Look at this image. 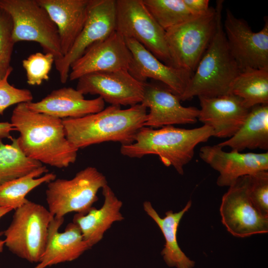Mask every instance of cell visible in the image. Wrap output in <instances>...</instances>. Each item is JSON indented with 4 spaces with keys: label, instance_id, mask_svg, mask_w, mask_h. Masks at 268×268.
<instances>
[{
    "label": "cell",
    "instance_id": "obj_1",
    "mask_svg": "<svg viewBox=\"0 0 268 268\" xmlns=\"http://www.w3.org/2000/svg\"><path fill=\"white\" fill-rule=\"evenodd\" d=\"M10 123L19 133V148L28 158L58 168L74 163L78 149L67 140L62 119L33 111L26 103L15 107Z\"/></svg>",
    "mask_w": 268,
    "mask_h": 268
},
{
    "label": "cell",
    "instance_id": "obj_2",
    "mask_svg": "<svg viewBox=\"0 0 268 268\" xmlns=\"http://www.w3.org/2000/svg\"><path fill=\"white\" fill-rule=\"evenodd\" d=\"M147 108L138 104L126 109L110 105L78 118L62 120L66 137L78 150L104 142L132 143L146 120Z\"/></svg>",
    "mask_w": 268,
    "mask_h": 268
},
{
    "label": "cell",
    "instance_id": "obj_3",
    "mask_svg": "<svg viewBox=\"0 0 268 268\" xmlns=\"http://www.w3.org/2000/svg\"><path fill=\"white\" fill-rule=\"evenodd\" d=\"M213 136L212 129L207 126L187 129L173 126L159 129L141 128L134 141L122 145L121 153L130 158H140L147 155H157L166 166H172L180 175L191 161L198 144L206 142Z\"/></svg>",
    "mask_w": 268,
    "mask_h": 268
},
{
    "label": "cell",
    "instance_id": "obj_4",
    "mask_svg": "<svg viewBox=\"0 0 268 268\" xmlns=\"http://www.w3.org/2000/svg\"><path fill=\"white\" fill-rule=\"evenodd\" d=\"M223 0L216 1L214 34L191 77L181 101L195 96L213 97L230 93L240 72L228 49L222 20Z\"/></svg>",
    "mask_w": 268,
    "mask_h": 268
},
{
    "label": "cell",
    "instance_id": "obj_5",
    "mask_svg": "<svg viewBox=\"0 0 268 268\" xmlns=\"http://www.w3.org/2000/svg\"><path fill=\"white\" fill-rule=\"evenodd\" d=\"M14 210L10 225L3 232L4 245L18 257L38 263L45 252L54 216L43 205L30 201Z\"/></svg>",
    "mask_w": 268,
    "mask_h": 268
},
{
    "label": "cell",
    "instance_id": "obj_6",
    "mask_svg": "<svg viewBox=\"0 0 268 268\" xmlns=\"http://www.w3.org/2000/svg\"><path fill=\"white\" fill-rule=\"evenodd\" d=\"M215 8L165 31L170 66L193 74L214 34Z\"/></svg>",
    "mask_w": 268,
    "mask_h": 268
},
{
    "label": "cell",
    "instance_id": "obj_7",
    "mask_svg": "<svg viewBox=\"0 0 268 268\" xmlns=\"http://www.w3.org/2000/svg\"><path fill=\"white\" fill-rule=\"evenodd\" d=\"M0 8L11 19L15 43L36 42L55 60L63 57L57 28L37 0H0Z\"/></svg>",
    "mask_w": 268,
    "mask_h": 268
},
{
    "label": "cell",
    "instance_id": "obj_8",
    "mask_svg": "<svg viewBox=\"0 0 268 268\" xmlns=\"http://www.w3.org/2000/svg\"><path fill=\"white\" fill-rule=\"evenodd\" d=\"M107 184L105 176L92 166L70 180L56 178L48 183L45 192L48 210L58 218L71 212L85 214L98 200V191Z\"/></svg>",
    "mask_w": 268,
    "mask_h": 268
},
{
    "label": "cell",
    "instance_id": "obj_9",
    "mask_svg": "<svg viewBox=\"0 0 268 268\" xmlns=\"http://www.w3.org/2000/svg\"><path fill=\"white\" fill-rule=\"evenodd\" d=\"M116 31L133 39L170 66L165 31L148 11L142 0H116Z\"/></svg>",
    "mask_w": 268,
    "mask_h": 268
},
{
    "label": "cell",
    "instance_id": "obj_10",
    "mask_svg": "<svg viewBox=\"0 0 268 268\" xmlns=\"http://www.w3.org/2000/svg\"><path fill=\"white\" fill-rule=\"evenodd\" d=\"M116 0H90L88 15L69 51L54 64L62 83L67 82L71 65L92 45L116 31Z\"/></svg>",
    "mask_w": 268,
    "mask_h": 268
},
{
    "label": "cell",
    "instance_id": "obj_11",
    "mask_svg": "<svg viewBox=\"0 0 268 268\" xmlns=\"http://www.w3.org/2000/svg\"><path fill=\"white\" fill-rule=\"evenodd\" d=\"M248 175L239 178L222 198L221 222L234 236L244 238L268 232V216L254 206L249 195Z\"/></svg>",
    "mask_w": 268,
    "mask_h": 268
},
{
    "label": "cell",
    "instance_id": "obj_12",
    "mask_svg": "<svg viewBox=\"0 0 268 268\" xmlns=\"http://www.w3.org/2000/svg\"><path fill=\"white\" fill-rule=\"evenodd\" d=\"M254 32L247 22L227 9L223 23L230 53L241 71L268 68V21Z\"/></svg>",
    "mask_w": 268,
    "mask_h": 268
},
{
    "label": "cell",
    "instance_id": "obj_13",
    "mask_svg": "<svg viewBox=\"0 0 268 268\" xmlns=\"http://www.w3.org/2000/svg\"><path fill=\"white\" fill-rule=\"evenodd\" d=\"M145 83L128 70L98 72L78 79L76 89L83 95H98L111 105L132 106L141 103Z\"/></svg>",
    "mask_w": 268,
    "mask_h": 268
},
{
    "label": "cell",
    "instance_id": "obj_14",
    "mask_svg": "<svg viewBox=\"0 0 268 268\" xmlns=\"http://www.w3.org/2000/svg\"><path fill=\"white\" fill-rule=\"evenodd\" d=\"M132 55L125 38L117 31L90 46L71 65L70 81L91 73L128 70Z\"/></svg>",
    "mask_w": 268,
    "mask_h": 268
},
{
    "label": "cell",
    "instance_id": "obj_15",
    "mask_svg": "<svg viewBox=\"0 0 268 268\" xmlns=\"http://www.w3.org/2000/svg\"><path fill=\"white\" fill-rule=\"evenodd\" d=\"M218 144L201 147V159L217 171L216 183L219 187H230L240 177L268 171V152L243 153L236 150L225 151Z\"/></svg>",
    "mask_w": 268,
    "mask_h": 268
},
{
    "label": "cell",
    "instance_id": "obj_16",
    "mask_svg": "<svg viewBox=\"0 0 268 268\" xmlns=\"http://www.w3.org/2000/svg\"><path fill=\"white\" fill-rule=\"evenodd\" d=\"M140 104L149 109L144 127L155 129L198 121L199 109L182 105L179 97L164 84L146 82Z\"/></svg>",
    "mask_w": 268,
    "mask_h": 268
},
{
    "label": "cell",
    "instance_id": "obj_17",
    "mask_svg": "<svg viewBox=\"0 0 268 268\" xmlns=\"http://www.w3.org/2000/svg\"><path fill=\"white\" fill-rule=\"evenodd\" d=\"M125 40L132 55L130 73L142 82L148 78L161 82L180 99L193 74L163 63L136 40Z\"/></svg>",
    "mask_w": 268,
    "mask_h": 268
},
{
    "label": "cell",
    "instance_id": "obj_18",
    "mask_svg": "<svg viewBox=\"0 0 268 268\" xmlns=\"http://www.w3.org/2000/svg\"><path fill=\"white\" fill-rule=\"evenodd\" d=\"M201 109L198 120L210 127L213 136L229 138L244 123L250 109L241 98L229 93L221 96L198 97Z\"/></svg>",
    "mask_w": 268,
    "mask_h": 268
},
{
    "label": "cell",
    "instance_id": "obj_19",
    "mask_svg": "<svg viewBox=\"0 0 268 268\" xmlns=\"http://www.w3.org/2000/svg\"><path fill=\"white\" fill-rule=\"evenodd\" d=\"M31 110L62 120L78 118L101 111L105 102L100 97L85 99L84 95L72 87L53 90L42 99L26 103Z\"/></svg>",
    "mask_w": 268,
    "mask_h": 268
},
{
    "label": "cell",
    "instance_id": "obj_20",
    "mask_svg": "<svg viewBox=\"0 0 268 268\" xmlns=\"http://www.w3.org/2000/svg\"><path fill=\"white\" fill-rule=\"evenodd\" d=\"M64 221V217L55 216L51 221L45 252L34 268H46L74 261L91 248L84 240L78 226L73 222L67 225L64 232H60Z\"/></svg>",
    "mask_w": 268,
    "mask_h": 268
},
{
    "label": "cell",
    "instance_id": "obj_21",
    "mask_svg": "<svg viewBox=\"0 0 268 268\" xmlns=\"http://www.w3.org/2000/svg\"><path fill=\"white\" fill-rule=\"evenodd\" d=\"M56 25L63 56L70 49L87 19L90 0H37Z\"/></svg>",
    "mask_w": 268,
    "mask_h": 268
},
{
    "label": "cell",
    "instance_id": "obj_22",
    "mask_svg": "<svg viewBox=\"0 0 268 268\" xmlns=\"http://www.w3.org/2000/svg\"><path fill=\"white\" fill-rule=\"evenodd\" d=\"M104 202L102 207H92L86 214L76 213L72 222L79 228L84 240L91 248L99 242L104 233L116 221L124 219L120 212L123 202L119 200L111 188L105 185L102 188Z\"/></svg>",
    "mask_w": 268,
    "mask_h": 268
},
{
    "label": "cell",
    "instance_id": "obj_23",
    "mask_svg": "<svg viewBox=\"0 0 268 268\" xmlns=\"http://www.w3.org/2000/svg\"><path fill=\"white\" fill-rule=\"evenodd\" d=\"M191 205L192 201L190 200L180 211L173 212L172 210H169L165 213V216L161 218L149 201H145L143 203L144 211L155 222L163 234L165 244L161 255L166 264L170 267L192 268L195 266V262L191 260L182 251L177 239L180 221Z\"/></svg>",
    "mask_w": 268,
    "mask_h": 268
},
{
    "label": "cell",
    "instance_id": "obj_24",
    "mask_svg": "<svg viewBox=\"0 0 268 268\" xmlns=\"http://www.w3.org/2000/svg\"><path fill=\"white\" fill-rule=\"evenodd\" d=\"M242 152L246 149L268 150V104L251 108L240 129L230 138L217 144Z\"/></svg>",
    "mask_w": 268,
    "mask_h": 268
},
{
    "label": "cell",
    "instance_id": "obj_25",
    "mask_svg": "<svg viewBox=\"0 0 268 268\" xmlns=\"http://www.w3.org/2000/svg\"><path fill=\"white\" fill-rule=\"evenodd\" d=\"M45 165L22 177L8 181L0 185V207L15 210L29 200L27 195L42 184L56 178L54 172L49 173Z\"/></svg>",
    "mask_w": 268,
    "mask_h": 268
},
{
    "label": "cell",
    "instance_id": "obj_26",
    "mask_svg": "<svg viewBox=\"0 0 268 268\" xmlns=\"http://www.w3.org/2000/svg\"><path fill=\"white\" fill-rule=\"evenodd\" d=\"M230 93L241 98L249 109L268 104V68L241 71L232 84Z\"/></svg>",
    "mask_w": 268,
    "mask_h": 268
},
{
    "label": "cell",
    "instance_id": "obj_27",
    "mask_svg": "<svg viewBox=\"0 0 268 268\" xmlns=\"http://www.w3.org/2000/svg\"><path fill=\"white\" fill-rule=\"evenodd\" d=\"M43 165L22 153L16 138L13 137L10 144L0 141V185L27 175Z\"/></svg>",
    "mask_w": 268,
    "mask_h": 268
},
{
    "label": "cell",
    "instance_id": "obj_28",
    "mask_svg": "<svg viewBox=\"0 0 268 268\" xmlns=\"http://www.w3.org/2000/svg\"><path fill=\"white\" fill-rule=\"evenodd\" d=\"M142 2L165 31L197 16L191 12L183 0H142Z\"/></svg>",
    "mask_w": 268,
    "mask_h": 268
},
{
    "label": "cell",
    "instance_id": "obj_29",
    "mask_svg": "<svg viewBox=\"0 0 268 268\" xmlns=\"http://www.w3.org/2000/svg\"><path fill=\"white\" fill-rule=\"evenodd\" d=\"M55 59L49 53L37 52L29 55L22 61L27 83L31 86L40 85L49 79V73Z\"/></svg>",
    "mask_w": 268,
    "mask_h": 268
},
{
    "label": "cell",
    "instance_id": "obj_30",
    "mask_svg": "<svg viewBox=\"0 0 268 268\" xmlns=\"http://www.w3.org/2000/svg\"><path fill=\"white\" fill-rule=\"evenodd\" d=\"M12 23L9 14L0 8V80L13 71L11 57L15 44L12 38Z\"/></svg>",
    "mask_w": 268,
    "mask_h": 268
},
{
    "label": "cell",
    "instance_id": "obj_31",
    "mask_svg": "<svg viewBox=\"0 0 268 268\" xmlns=\"http://www.w3.org/2000/svg\"><path fill=\"white\" fill-rule=\"evenodd\" d=\"M248 189L254 206L263 215L268 216V171L248 175Z\"/></svg>",
    "mask_w": 268,
    "mask_h": 268
},
{
    "label": "cell",
    "instance_id": "obj_32",
    "mask_svg": "<svg viewBox=\"0 0 268 268\" xmlns=\"http://www.w3.org/2000/svg\"><path fill=\"white\" fill-rule=\"evenodd\" d=\"M10 75L0 80V115L11 106L32 101L33 96L28 89L18 88L10 84L8 79Z\"/></svg>",
    "mask_w": 268,
    "mask_h": 268
},
{
    "label": "cell",
    "instance_id": "obj_33",
    "mask_svg": "<svg viewBox=\"0 0 268 268\" xmlns=\"http://www.w3.org/2000/svg\"><path fill=\"white\" fill-rule=\"evenodd\" d=\"M186 6L195 15L202 14L209 8L208 0H183Z\"/></svg>",
    "mask_w": 268,
    "mask_h": 268
},
{
    "label": "cell",
    "instance_id": "obj_34",
    "mask_svg": "<svg viewBox=\"0 0 268 268\" xmlns=\"http://www.w3.org/2000/svg\"><path fill=\"white\" fill-rule=\"evenodd\" d=\"M13 131L15 130L10 122H0V141L4 138L11 140L13 137L10 134Z\"/></svg>",
    "mask_w": 268,
    "mask_h": 268
},
{
    "label": "cell",
    "instance_id": "obj_35",
    "mask_svg": "<svg viewBox=\"0 0 268 268\" xmlns=\"http://www.w3.org/2000/svg\"><path fill=\"white\" fill-rule=\"evenodd\" d=\"M13 210L11 208L0 207V218L4 215ZM3 234V232H0V236Z\"/></svg>",
    "mask_w": 268,
    "mask_h": 268
},
{
    "label": "cell",
    "instance_id": "obj_36",
    "mask_svg": "<svg viewBox=\"0 0 268 268\" xmlns=\"http://www.w3.org/2000/svg\"><path fill=\"white\" fill-rule=\"evenodd\" d=\"M4 245V240H2L1 239H0V253L2 252Z\"/></svg>",
    "mask_w": 268,
    "mask_h": 268
}]
</instances>
